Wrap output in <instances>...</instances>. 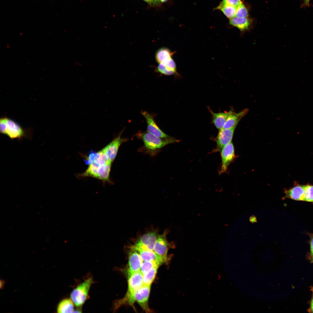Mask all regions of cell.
I'll return each mask as SVG.
<instances>
[{"instance_id": "27", "label": "cell", "mask_w": 313, "mask_h": 313, "mask_svg": "<svg viewBox=\"0 0 313 313\" xmlns=\"http://www.w3.org/2000/svg\"><path fill=\"white\" fill-rule=\"evenodd\" d=\"M98 156V152L96 153L92 151L89 154L88 156L84 160L85 163L90 165L96 159Z\"/></svg>"}, {"instance_id": "5", "label": "cell", "mask_w": 313, "mask_h": 313, "mask_svg": "<svg viewBox=\"0 0 313 313\" xmlns=\"http://www.w3.org/2000/svg\"><path fill=\"white\" fill-rule=\"evenodd\" d=\"M166 234L167 232L165 231L159 235L154 247L153 251L162 263L168 260L167 253L169 244L166 239Z\"/></svg>"}, {"instance_id": "28", "label": "cell", "mask_w": 313, "mask_h": 313, "mask_svg": "<svg viewBox=\"0 0 313 313\" xmlns=\"http://www.w3.org/2000/svg\"><path fill=\"white\" fill-rule=\"evenodd\" d=\"M226 4L237 8L242 3L241 0H223Z\"/></svg>"}, {"instance_id": "7", "label": "cell", "mask_w": 313, "mask_h": 313, "mask_svg": "<svg viewBox=\"0 0 313 313\" xmlns=\"http://www.w3.org/2000/svg\"><path fill=\"white\" fill-rule=\"evenodd\" d=\"M141 113L146 120L147 131L162 139H169L172 137L165 134L159 128L155 122L153 115L145 111L141 110Z\"/></svg>"}, {"instance_id": "2", "label": "cell", "mask_w": 313, "mask_h": 313, "mask_svg": "<svg viewBox=\"0 0 313 313\" xmlns=\"http://www.w3.org/2000/svg\"><path fill=\"white\" fill-rule=\"evenodd\" d=\"M136 135L138 138L143 141L146 149L150 151H156L168 144L179 141L172 137L169 139H162L148 131L139 132Z\"/></svg>"}, {"instance_id": "31", "label": "cell", "mask_w": 313, "mask_h": 313, "mask_svg": "<svg viewBox=\"0 0 313 313\" xmlns=\"http://www.w3.org/2000/svg\"><path fill=\"white\" fill-rule=\"evenodd\" d=\"M310 0H304V5L305 6H308L309 4Z\"/></svg>"}, {"instance_id": "4", "label": "cell", "mask_w": 313, "mask_h": 313, "mask_svg": "<svg viewBox=\"0 0 313 313\" xmlns=\"http://www.w3.org/2000/svg\"><path fill=\"white\" fill-rule=\"evenodd\" d=\"M93 281L89 277L77 286L70 295L71 299L78 307L82 306L88 297V293Z\"/></svg>"}, {"instance_id": "11", "label": "cell", "mask_w": 313, "mask_h": 313, "mask_svg": "<svg viewBox=\"0 0 313 313\" xmlns=\"http://www.w3.org/2000/svg\"><path fill=\"white\" fill-rule=\"evenodd\" d=\"M155 71L161 74L166 75H173L176 77L179 74L176 70V63L172 58L168 59L159 63L155 68Z\"/></svg>"}, {"instance_id": "16", "label": "cell", "mask_w": 313, "mask_h": 313, "mask_svg": "<svg viewBox=\"0 0 313 313\" xmlns=\"http://www.w3.org/2000/svg\"><path fill=\"white\" fill-rule=\"evenodd\" d=\"M305 185L297 184L292 188L285 190V198L296 201H302Z\"/></svg>"}, {"instance_id": "18", "label": "cell", "mask_w": 313, "mask_h": 313, "mask_svg": "<svg viewBox=\"0 0 313 313\" xmlns=\"http://www.w3.org/2000/svg\"><path fill=\"white\" fill-rule=\"evenodd\" d=\"M112 162H109L99 166L96 178L104 181H109V174Z\"/></svg>"}, {"instance_id": "35", "label": "cell", "mask_w": 313, "mask_h": 313, "mask_svg": "<svg viewBox=\"0 0 313 313\" xmlns=\"http://www.w3.org/2000/svg\"><path fill=\"white\" fill-rule=\"evenodd\" d=\"M312 259H311V261H312V262H313V255H312Z\"/></svg>"}, {"instance_id": "20", "label": "cell", "mask_w": 313, "mask_h": 313, "mask_svg": "<svg viewBox=\"0 0 313 313\" xmlns=\"http://www.w3.org/2000/svg\"><path fill=\"white\" fill-rule=\"evenodd\" d=\"M236 8L227 4L222 0L215 9L221 11L227 18L230 19L235 16Z\"/></svg>"}, {"instance_id": "29", "label": "cell", "mask_w": 313, "mask_h": 313, "mask_svg": "<svg viewBox=\"0 0 313 313\" xmlns=\"http://www.w3.org/2000/svg\"><path fill=\"white\" fill-rule=\"evenodd\" d=\"M310 254L311 256L313 255V234H310Z\"/></svg>"}, {"instance_id": "10", "label": "cell", "mask_w": 313, "mask_h": 313, "mask_svg": "<svg viewBox=\"0 0 313 313\" xmlns=\"http://www.w3.org/2000/svg\"><path fill=\"white\" fill-rule=\"evenodd\" d=\"M150 285H143L135 293V299L143 310L146 312H150L148 305V300Z\"/></svg>"}, {"instance_id": "24", "label": "cell", "mask_w": 313, "mask_h": 313, "mask_svg": "<svg viewBox=\"0 0 313 313\" xmlns=\"http://www.w3.org/2000/svg\"><path fill=\"white\" fill-rule=\"evenodd\" d=\"M159 265L155 261H143L140 271L143 275L155 267Z\"/></svg>"}, {"instance_id": "17", "label": "cell", "mask_w": 313, "mask_h": 313, "mask_svg": "<svg viewBox=\"0 0 313 313\" xmlns=\"http://www.w3.org/2000/svg\"><path fill=\"white\" fill-rule=\"evenodd\" d=\"M208 109L212 114V122L219 130L223 128L228 116L233 112L232 111L228 112L214 113L210 109Z\"/></svg>"}, {"instance_id": "1", "label": "cell", "mask_w": 313, "mask_h": 313, "mask_svg": "<svg viewBox=\"0 0 313 313\" xmlns=\"http://www.w3.org/2000/svg\"><path fill=\"white\" fill-rule=\"evenodd\" d=\"M143 274L139 271L128 276V287L125 296L122 299L115 301L114 304V310L126 304H129L134 308L133 304L135 301L136 291L143 285Z\"/></svg>"}, {"instance_id": "12", "label": "cell", "mask_w": 313, "mask_h": 313, "mask_svg": "<svg viewBox=\"0 0 313 313\" xmlns=\"http://www.w3.org/2000/svg\"><path fill=\"white\" fill-rule=\"evenodd\" d=\"M128 269L127 273L128 276L140 271L143 261L139 253L131 248L129 252Z\"/></svg>"}, {"instance_id": "15", "label": "cell", "mask_w": 313, "mask_h": 313, "mask_svg": "<svg viewBox=\"0 0 313 313\" xmlns=\"http://www.w3.org/2000/svg\"><path fill=\"white\" fill-rule=\"evenodd\" d=\"M131 248L139 253L143 261H155L160 265L162 264L154 251L149 250L144 246L136 244L132 246Z\"/></svg>"}, {"instance_id": "14", "label": "cell", "mask_w": 313, "mask_h": 313, "mask_svg": "<svg viewBox=\"0 0 313 313\" xmlns=\"http://www.w3.org/2000/svg\"><path fill=\"white\" fill-rule=\"evenodd\" d=\"M159 235L157 232H151L143 235L135 244L144 247L153 251L154 246Z\"/></svg>"}, {"instance_id": "26", "label": "cell", "mask_w": 313, "mask_h": 313, "mask_svg": "<svg viewBox=\"0 0 313 313\" xmlns=\"http://www.w3.org/2000/svg\"><path fill=\"white\" fill-rule=\"evenodd\" d=\"M248 10L242 3L236 8L235 16L239 17H246L248 16Z\"/></svg>"}, {"instance_id": "32", "label": "cell", "mask_w": 313, "mask_h": 313, "mask_svg": "<svg viewBox=\"0 0 313 313\" xmlns=\"http://www.w3.org/2000/svg\"><path fill=\"white\" fill-rule=\"evenodd\" d=\"M167 0H155L156 4L157 3L159 2H164L167 1Z\"/></svg>"}, {"instance_id": "23", "label": "cell", "mask_w": 313, "mask_h": 313, "mask_svg": "<svg viewBox=\"0 0 313 313\" xmlns=\"http://www.w3.org/2000/svg\"><path fill=\"white\" fill-rule=\"evenodd\" d=\"M158 267V266L155 267L143 275V285H150L155 279Z\"/></svg>"}, {"instance_id": "34", "label": "cell", "mask_w": 313, "mask_h": 313, "mask_svg": "<svg viewBox=\"0 0 313 313\" xmlns=\"http://www.w3.org/2000/svg\"><path fill=\"white\" fill-rule=\"evenodd\" d=\"M152 3H153H153L154 4H156L155 0H152Z\"/></svg>"}, {"instance_id": "33", "label": "cell", "mask_w": 313, "mask_h": 313, "mask_svg": "<svg viewBox=\"0 0 313 313\" xmlns=\"http://www.w3.org/2000/svg\"><path fill=\"white\" fill-rule=\"evenodd\" d=\"M147 3L150 4L152 3V0H143Z\"/></svg>"}, {"instance_id": "30", "label": "cell", "mask_w": 313, "mask_h": 313, "mask_svg": "<svg viewBox=\"0 0 313 313\" xmlns=\"http://www.w3.org/2000/svg\"><path fill=\"white\" fill-rule=\"evenodd\" d=\"M310 309L311 312L313 313V297L311 301Z\"/></svg>"}, {"instance_id": "19", "label": "cell", "mask_w": 313, "mask_h": 313, "mask_svg": "<svg viewBox=\"0 0 313 313\" xmlns=\"http://www.w3.org/2000/svg\"><path fill=\"white\" fill-rule=\"evenodd\" d=\"M246 112L244 111L236 113L232 112L228 117L221 129H229L236 126L240 119Z\"/></svg>"}, {"instance_id": "21", "label": "cell", "mask_w": 313, "mask_h": 313, "mask_svg": "<svg viewBox=\"0 0 313 313\" xmlns=\"http://www.w3.org/2000/svg\"><path fill=\"white\" fill-rule=\"evenodd\" d=\"M74 303L71 299H65L63 300L59 303L57 308L58 313L74 312Z\"/></svg>"}, {"instance_id": "9", "label": "cell", "mask_w": 313, "mask_h": 313, "mask_svg": "<svg viewBox=\"0 0 313 313\" xmlns=\"http://www.w3.org/2000/svg\"><path fill=\"white\" fill-rule=\"evenodd\" d=\"M122 132H121L116 138L102 149L109 160L111 162L115 159L120 145L127 141V139L121 137Z\"/></svg>"}, {"instance_id": "8", "label": "cell", "mask_w": 313, "mask_h": 313, "mask_svg": "<svg viewBox=\"0 0 313 313\" xmlns=\"http://www.w3.org/2000/svg\"><path fill=\"white\" fill-rule=\"evenodd\" d=\"M236 126L231 128L219 130L216 138V146L214 152L220 151L225 146L231 142Z\"/></svg>"}, {"instance_id": "22", "label": "cell", "mask_w": 313, "mask_h": 313, "mask_svg": "<svg viewBox=\"0 0 313 313\" xmlns=\"http://www.w3.org/2000/svg\"><path fill=\"white\" fill-rule=\"evenodd\" d=\"M174 53V52H172L167 48H161L158 50L155 53L156 61L159 64L165 59L172 57Z\"/></svg>"}, {"instance_id": "25", "label": "cell", "mask_w": 313, "mask_h": 313, "mask_svg": "<svg viewBox=\"0 0 313 313\" xmlns=\"http://www.w3.org/2000/svg\"><path fill=\"white\" fill-rule=\"evenodd\" d=\"M302 201L313 202V185L309 184L305 185Z\"/></svg>"}, {"instance_id": "13", "label": "cell", "mask_w": 313, "mask_h": 313, "mask_svg": "<svg viewBox=\"0 0 313 313\" xmlns=\"http://www.w3.org/2000/svg\"><path fill=\"white\" fill-rule=\"evenodd\" d=\"M229 20L230 25L240 30L241 36L243 35L245 32L248 31L252 28V21L248 17H239L235 16Z\"/></svg>"}, {"instance_id": "3", "label": "cell", "mask_w": 313, "mask_h": 313, "mask_svg": "<svg viewBox=\"0 0 313 313\" xmlns=\"http://www.w3.org/2000/svg\"><path fill=\"white\" fill-rule=\"evenodd\" d=\"M0 131L12 139H21L25 135V131L18 123L5 117L0 118Z\"/></svg>"}, {"instance_id": "6", "label": "cell", "mask_w": 313, "mask_h": 313, "mask_svg": "<svg viewBox=\"0 0 313 313\" xmlns=\"http://www.w3.org/2000/svg\"><path fill=\"white\" fill-rule=\"evenodd\" d=\"M220 151L221 164L219 174H221L227 171L228 166L235 158L234 149L232 143L231 142L225 146Z\"/></svg>"}]
</instances>
